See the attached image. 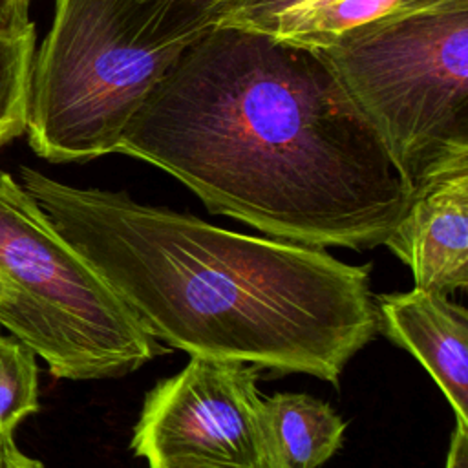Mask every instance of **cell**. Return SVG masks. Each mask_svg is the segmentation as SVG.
<instances>
[{"label": "cell", "instance_id": "obj_1", "mask_svg": "<svg viewBox=\"0 0 468 468\" xmlns=\"http://www.w3.org/2000/svg\"><path fill=\"white\" fill-rule=\"evenodd\" d=\"M115 152L168 172L212 214L320 249L382 245L411 194L320 51L236 26L181 55Z\"/></svg>", "mask_w": 468, "mask_h": 468}, {"label": "cell", "instance_id": "obj_2", "mask_svg": "<svg viewBox=\"0 0 468 468\" xmlns=\"http://www.w3.org/2000/svg\"><path fill=\"white\" fill-rule=\"evenodd\" d=\"M18 183L144 329L190 356L338 386L377 335L371 265L225 230L126 192L71 186L31 166L18 168Z\"/></svg>", "mask_w": 468, "mask_h": 468}, {"label": "cell", "instance_id": "obj_3", "mask_svg": "<svg viewBox=\"0 0 468 468\" xmlns=\"http://www.w3.org/2000/svg\"><path fill=\"white\" fill-rule=\"evenodd\" d=\"M221 0H55L35 51L26 133L51 163L115 154L126 126Z\"/></svg>", "mask_w": 468, "mask_h": 468}, {"label": "cell", "instance_id": "obj_4", "mask_svg": "<svg viewBox=\"0 0 468 468\" xmlns=\"http://www.w3.org/2000/svg\"><path fill=\"white\" fill-rule=\"evenodd\" d=\"M0 283V324L57 378H117L166 351L4 170Z\"/></svg>", "mask_w": 468, "mask_h": 468}, {"label": "cell", "instance_id": "obj_5", "mask_svg": "<svg viewBox=\"0 0 468 468\" xmlns=\"http://www.w3.org/2000/svg\"><path fill=\"white\" fill-rule=\"evenodd\" d=\"M320 53L410 190L468 157V0L360 27Z\"/></svg>", "mask_w": 468, "mask_h": 468}, {"label": "cell", "instance_id": "obj_6", "mask_svg": "<svg viewBox=\"0 0 468 468\" xmlns=\"http://www.w3.org/2000/svg\"><path fill=\"white\" fill-rule=\"evenodd\" d=\"M132 450L150 468H287L256 367L190 356L143 400Z\"/></svg>", "mask_w": 468, "mask_h": 468}, {"label": "cell", "instance_id": "obj_7", "mask_svg": "<svg viewBox=\"0 0 468 468\" xmlns=\"http://www.w3.org/2000/svg\"><path fill=\"white\" fill-rule=\"evenodd\" d=\"M384 245L410 267L415 287L444 294L468 287V157L411 188Z\"/></svg>", "mask_w": 468, "mask_h": 468}, {"label": "cell", "instance_id": "obj_8", "mask_svg": "<svg viewBox=\"0 0 468 468\" xmlns=\"http://www.w3.org/2000/svg\"><path fill=\"white\" fill-rule=\"evenodd\" d=\"M377 333L411 353L468 426V311L450 294L413 287L375 296Z\"/></svg>", "mask_w": 468, "mask_h": 468}, {"label": "cell", "instance_id": "obj_9", "mask_svg": "<svg viewBox=\"0 0 468 468\" xmlns=\"http://www.w3.org/2000/svg\"><path fill=\"white\" fill-rule=\"evenodd\" d=\"M448 2L452 0H221L218 24L320 51L360 27Z\"/></svg>", "mask_w": 468, "mask_h": 468}, {"label": "cell", "instance_id": "obj_10", "mask_svg": "<svg viewBox=\"0 0 468 468\" xmlns=\"http://www.w3.org/2000/svg\"><path fill=\"white\" fill-rule=\"evenodd\" d=\"M265 400L287 468H318L342 446L346 420L327 402L305 393H276Z\"/></svg>", "mask_w": 468, "mask_h": 468}, {"label": "cell", "instance_id": "obj_11", "mask_svg": "<svg viewBox=\"0 0 468 468\" xmlns=\"http://www.w3.org/2000/svg\"><path fill=\"white\" fill-rule=\"evenodd\" d=\"M35 51L37 27L33 20L18 26L0 24V148L26 133Z\"/></svg>", "mask_w": 468, "mask_h": 468}, {"label": "cell", "instance_id": "obj_12", "mask_svg": "<svg viewBox=\"0 0 468 468\" xmlns=\"http://www.w3.org/2000/svg\"><path fill=\"white\" fill-rule=\"evenodd\" d=\"M38 411L37 355L20 340L0 336V437Z\"/></svg>", "mask_w": 468, "mask_h": 468}, {"label": "cell", "instance_id": "obj_13", "mask_svg": "<svg viewBox=\"0 0 468 468\" xmlns=\"http://www.w3.org/2000/svg\"><path fill=\"white\" fill-rule=\"evenodd\" d=\"M0 468H44V464L20 452L13 437H0Z\"/></svg>", "mask_w": 468, "mask_h": 468}, {"label": "cell", "instance_id": "obj_14", "mask_svg": "<svg viewBox=\"0 0 468 468\" xmlns=\"http://www.w3.org/2000/svg\"><path fill=\"white\" fill-rule=\"evenodd\" d=\"M444 468H468V426L457 422L450 439Z\"/></svg>", "mask_w": 468, "mask_h": 468}, {"label": "cell", "instance_id": "obj_15", "mask_svg": "<svg viewBox=\"0 0 468 468\" xmlns=\"http://www.w3.org/2000/svg\"><path fill=\"white\" fill-rule=\"evenodd\" d=\"M31 0H0V24L18 26L29 22Z\"/></svg>", "mask_w": 468, "mask_h": 468}, {"label": "cell", "instance_id": "obj_16", "mask_svg": "<svg viewBox=\"0 0 468 468\" xmlns=\"http://www.w3.org/2000/svg\"><path fill=\"white\" fill-rule=\"evenodd\" d=\"M0 296H2V283H0Z\"/></svg>", "mask_w": 468, "mask_h": 468}]
</instances>
